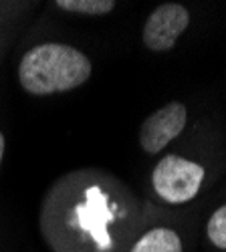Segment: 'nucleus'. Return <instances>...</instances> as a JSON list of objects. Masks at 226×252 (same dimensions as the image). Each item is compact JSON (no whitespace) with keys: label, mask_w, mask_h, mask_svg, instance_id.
Instances as JSON below:
<instances>
[{"label":"nucleus","mask_w":226,"mask_h":252,"mask_svg":"<svg viewBox=\"0 0 226 252\" xmlns=\"http://www.w3.org/2000/svg\"><path fill=\"white\" fill-rule=\"evenodd\" d=\"M91 61L85 53L63 43H43L31 49L18 65V81L31 95L67 93L91 77Z\"/></svg>","instance_id":"f257e3e1"},{"label":"nucleus","mask_w":226,"mask_h":252,"mask_svg":"<svg viewBox=\"0 0 226 252\" xmlns=\"http://www.w3.org/2000/svg\"><path fill=\"white\" fill-rule=\"evenodd\" d=\"M75 214H77L75 224L83 228L85 232H89V236L101 248L111 246V238L107 234V224L113 220V214H111L107 196L103 192L97 190V188H91L87 192V200L75 208Z\"/></svg>","instance_id":"39448f33"},{"label":"nucleus","mask_w":226,"mask_h":252,"mask_svg":"<svg viewBox=\"0 0 226 252\" xmlns=\"http://www.w3.org/2000/svg\"><path fill=\"white\" fill-rule=\"evenodd\" d=\"M2 158H4V135L0 131V163H2Z\"/></svg>","instance_id":"1a4fd4ad"},{"label":"nucleus","mask_w":226,"mask_h":252,"mask_svg":"<svg viewBox=\"0 0 226 252\" xmlns=\"http://www.w3.org/2000/svg\"><path fill=\"white\" fill-rule=\"evenodd\" d=\"M206 232H208L210 242L216 248L226 250V204L220 206L216 212L210 216L208 226H206Z\"/></svg>","instance_id":"6e6552de"},{"label":"nucleus","mask_w":226,"mask_h":252,"mask_svg":"<svg viewBox=\"0 0 226 252\" xmlns=\"http://www.w3.org/2000/svg\"><path fill=\"white\" fill-rule=\"evenodd\" d=\"M188 111L182 103L172 101L146 117L139 129V145L148 154H160L186 127Z\"/></svg>","instance_id":"20e7f679"},{"label":"nucleus","mask_w":226,"mask_h":252,"mask_svg":"<svg viewBox=\"0 0 226 252\" xmlns=\"http://www.w3.org/2000/svg\"><path fill=\"white\" fill-rule=\"evenodd\" d=\"M204 182V167L180 156H163L152 174L156 194L168 204H186L198 192Z\"/></svg>","instance_id":"f03ea898"},{"label":"nucleus","mask_w":226,"mask_h":252,"mask_svg":"<svg viewBox=\"0 0 226 252\" xmlns=\"http://www.w3.org/2000/svg\"><path fill=\"white\" fill-rule=\"evenodd\" d=\"M129 252H184V250L178 232H174L170 228H154L148 230L143 236H139Z\"/></svg>","instance_id":"423d86ee"},{"label":"nucleus","mask_w":226,"mask_h":252,"mask_svg":"<svg viewBox=\"0 0 226 252\" xmlns=\"http://www.w3.org/2000/svg\"><path fill=\"white\" fill-rule=\"evenodd\" d=\"M190 25V12L182 4L166 2L158 6L143 25V45L150 51L163 53L170 51L180 34Z\"/></svg>","instance_id":"7ed1b4c3"},{"label":"nucleus","mask_w":226,"mask_h":252,"mask_svg":"<svg viewBox=\"0 0 226 252\" xmlns=\"http://www.w3.org/2000/svg\"><path fill=\"white\" fill-rule=\"evenodd\" d=\"M55 6L67 12H77V14H87V16H101L107 14L115 8L113 0H57Z\"/></svg>","instance_id":"0eeeda50"}]
</instances>
